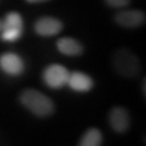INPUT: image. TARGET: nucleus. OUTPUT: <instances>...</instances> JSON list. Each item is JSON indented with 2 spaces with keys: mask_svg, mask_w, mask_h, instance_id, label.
I'll return each instance as SVG.
<instances>
[{
  "mask_svg": "<svg viewBox=\"0 0 146 146\" xmlns=\"http://www.w3.org/2000/svg\"><path fill=\"white\" fill-rule=\"evenodd\" d=\"M21 102L27 110L39 117H47L54 111L52 101L35 89L25 90L21 95Z\"/></svg>",
  "mask_w": 146,
  "mask_h": 146,
  "instance_id": "nucleus-1",
  "label": "nucleus"
},
{
  "mask_svg": "<svg viewBox=\"0 0 146 146\" xmlns=\"http://www.w3.org/2000/svg\"><path fill=\"white\" fill-rule=\"evenodd\" d=\"M113 65L119 75L128 78L135 77L141 70V65L135 54L125 49L119 50L114 54Z\"/></svg>",
  "mask_w": 146,
  "mask_h": 146,
  "instance_id": "nucleus-2",
  "label": "nucleus"
},
{
  "mask_svg": "<svg viewBox=\"0 0 146 146\" xmlns=\"http://www.w3.org/2000/svg\"><path fill=\"white\" fill-rule=\"evenodd\" d=\"M0 38L3 41L12 42L21 38L23 33V20L17 12H10L2 21Z\"/></svg>",
  "mask_w": 146,
  "mask_h": 146,
  "instance_id": "nucleus-3",
  "label": "nucleus"
},
{
  "mask_svg": "<svg viewBox=\"0 0 146 146\" xmlns=\"http://www.w3.org/2000/svg\"><path fill=\"white\" fill-rule=\"evenodd\" d=\"M69 72L60 64H52L48 66L43 72L44 82L53 89L62 88L67 84Z\"/></svg>",
  "mask_w": 146,
  "mask_h": 146,
  "instance_id": "nucleus-4",
  "label": "nucleus"
},
{
  "mask_svg": "<svg viewBox=\"0 0 146 146\" xmlns=\"http://www.w3.org/2000/svg\"><path fill=\"white\" fill-rule=\"evenodd\" d=\"M116 22L125 28H135L145 22V14L140 10H125L115 16Z\"/></svg>",
  "mask_w": 146,
  "mask_h": 146,
  "instance_id": "nucleus-5",
  "label": "nucleus"
},
{
  "mask_svg": "<svg viewBox=\"0 0 146 146\" xmlns=\"http://www.w3.org/2000/svg\"><path fill=\"white\" fill-rule=\"evenodd\" d=\"M0 68L11 76L21 75L24 70V63L15 53H5L0 55Z\"/></svg>",
  "mask_w": 146,
  "mask_h": 146,
  "instance_id": "nucleus-6",
  "label": "nucleus"
},
{
  "mask_svg": "<svg viewBox=\"0 0 146 146\" xmlns=\"http://www.w3.org/2000/svg\"><path fill=\"white\" fill-rule=\"evenodd\" d=\"M63 24L60 20L50 17V16H44L39 19L35 24V31L38 35L44 37L54 36L58 35L60 31H62Z\"/></svg>",
  "mask_w": 146,
  "mask_h": 146,
  "instance_id": "nucleus-7",
  "label": "nucleus"
},
{
  "mask_svg": "<svg viewBox=\"0 0 146 146\" xmlns=\"http://www.w3.org/2000/svg\"><path fill=\"white\" fill-rule=\"evenodd\" d=\"M110 123L113 130L118 133H123L130 125V117L128 111L122 107H114L110 113Z\"/></svg>",
  "mask_w": 146,
  "mask_h": 146,
  "instance_id": "nucleus-8",
  "label": "nucleus"
},
{
  "mask_svg": "<svg viewBox=\"0 0 146 146\" xmlns=\"http://www.w3.org/2000/svg\"><path fill=\"white\" fill-rule=\"evenodd\" d=\"M66 84H68L75 91L87 92L89 90H91L93 86V81L86 74L80 73V72H74V73H69Z\"/></svg>",
  "mask_w": 146,
  "mask_h": 146,
  "instance_id": "nucleus-9",
  "label": "nucleus"
},
{
  "mask_svg": "<svg viewBox=\"0 0 146 146\" xmlns=\"http://www.w3.org/2000/svg\"><path fill=\"white\" fill-rule=\"evenodd\" d=\"M56 47H58V51L65 55H79L82 53L84 48L81 46V43L70 37H64L58 39L56 42Z\"/></svg>",
  "mask_w": 146,
  "mask_h": 146,
  "instance_id": "nucleus-10",
  "label": "nucleus"
},
{
  "mask_svg": "<svg viewBox=\"0 0 146 146\" xmlns=\"http://www.w3.org/2000/svg\"><path fill=\"white\" fill-rule=\"evenodd\" d=\"M102 133L98 129H89L81 137L79 145L81 146H99L102 144Z\"/></svg>",
  "mask_w": 146,
  "mask_h": 146,
  "instance_id": "nucleus-11",
  "label": "nucleus"
},
{
  "mask_svg": "<svg viewBox=\"0 0 146 146\" xmlns=\"http://www.w3.org/2000/svg\"><path fill=\"white\" fill-rule=\"evenodd\" d=\"M106 3L113 8H123L129 5L130 0H105Z\"/></svg>",
  "mask_w": 146,
  "mask_h": 146,
  "instance_id": "nucleus-12",
  "label": "nucleus"
},
{
  "mask_svg": "<svg viewBox=\"0 0 146 146\" xmlns=\"http://www.w3.org/2000/svg\"><path fill=\"white\" fill-rule=\"evenodd\" d=\"M31 3H38V2H44V1H48V0H26Z\"/></svg>",
  "mask_w": 146,
  "mask_h": 146,
  "instance_id": "nucleus-13",
  "label": "nucleus"
},
{
  "mask_svg": "<svg viewBox=\"0 0 146 146\" xmlns=\"http://www.w3.org/2000/svg\"><path fill=\"white\" fill-rule=\"evenodd\" d=\"M1 27H2V20H0V31H1Z\"/></svg>",
  "mask_w": 146,
  "mask_h": 146,
  "instance_id": "nucleus-14",
  "label": "nucleus"
}]
</instances>
